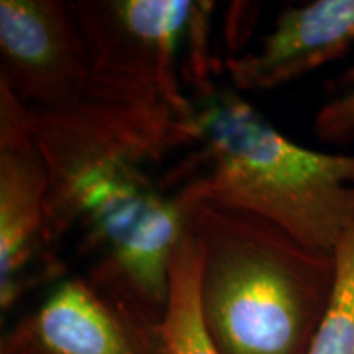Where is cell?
<instances>
[{
  "instance_id": "cell-1",
  "label": "cell",
  "mask_w": 354,
  "mask_h": 354,
  "mask_svg": "<svg viewBox=\"0 0 354 354\" xmlns=\"http://www.w3.org/2000/svg\"><path fill=\"white\" fill-rule=\"evenodd\" d=\"M190 99L194 143L165 190L184 209L246 212L333 254L354 230V154L294 143L233 87L215 84Z\"/></svg>"
},
{
  "instance_id": "cell-2",
  "label": "cell",
  "mask_w": 354,
  "mask_h": 354,
  "mask_svg": "<svg viewBox=\"0 0 354 354\" xmlns=\"http://www.w3.org/2000/svg\"><path fill=\"white\" fill-rule=\"evenodd\" d=\"M201 307L218 354H308L335 284V256L246 212L187 207Z\"/></svg>"
},
{
  "instance_id": "cell-3",
  "label": "cell",
  "mask_w": 354,
  "mask_h": 354,
  "mask_svg": "<svg viewBox=\"0 0 354 354\" xmlns=\"http://www.w3.org/2000/svg\"><path fill=\"white\" fill-rule=\"evenodd\" d=\"M41 153L50 172L53 246L77 230L84 254L95 258L88 272L127 289L162 318L187 210L154 185L143 162L109 146L63 140L43 146Z\"/></svg>"
},
{
  "instance_id": "cell-4",
  "label": "cell",
  "mask_w": 354,
  "mask_h": 354,
  "mask_svg": "<svg viewBox=\"0 0 354 354\" xmlns=\"http://www.w3.org/2000/svg\"><path fill=\"white\" fill-rule=\"evenodd\" d=\"M0 86L32 115L73 113L97 102L165 104L94 68L68 2H0Z\"/></svg>"
},
{
  "instance_id": "cell-5",
  "label": "cell",
  "mask_w": 354,
  "mask_h": 354,
  "mask_svg": "<svg viewBox=\"0 0 354 354\" xmlns=\"http://www.w3.org/2000/svg\"><path fill=\"white\" fill-rule=\"evenodd\" d=\"M197 2L74 0L68 2L94 68L113 81L161 97L184 117L194 105L183 82Z\"/></svg>"
},
{
  "instance_id": "cell-6",
  "label": "cell",
  "mask_w": 354,
  "mask_h": 354,
  "mask_svg": "<svg viewBox=\"0 0 354 354\" xmlns=\"http://www.w3.org/2000/svg\"><path fill=\"white\" fill-rule=\"evenodd\" d=\"M161 325L127 289L87 272L8 330L0 354H165Z\"/></svg>"
},
{
  "instance_id": "cell-7",
  "label": "cell",
  "mask_w": 354,
  "mask_h": 354,
  "mask_svg": "<svg viewBox=\"0 0 354 354\" xmlns=\"http://www.w3.org/2000/svg\"><path fill=\"white\" fill-rule=\"evenodd\" d=\"M50 172L25 109L0 86V307L61 277L63 261L48 234Z\"/></svg>"
},
{
  "instance_id": "cell-8",
  "label": "cell",
  "mask_w": 354,
  "mask_h": 354,
  "mask_svg": "<svg viewBox=\"0 0 354 354\" xmlns=\"http://www.w3.org/2000/svg\"><path fill=\"white\" fill-rule=\"evenodd\" d=\"M354 46V0H315L279 13L258 46L227 59L238 92L272 91L333 63Z\"/></svg>"
},
{
  "instance_id": "cell-9",
  "label": "cell",
  "mask_w": 354,
  "mask_h": 354,
  "mask_svg": "<svg viewBox=\"0 0 354 354\" xmlns=\"http://www.w3.org/2000/svg\"><path fill=\"white\" fill-rule=\"evenodd\" d=\"M198 282L201 254L196 238L185 230L171 266L161 325L165 354H218L203 322Z\"/></svg>"
},
{
  "instance_id": "cell-10",
  "label": "cell",
  "mask_w": 354,
  "mask_h": 354,
  "mask_svg": "<svg viewBox=\"0 0 354 354\" xmlns=\"http://www.w3.org/2000/svg\"><path fill=\"white\" fill-rule=\"evenodd\" d=\"M333 256V290L308 354H354V230Z\"/></svg>"
},
{
  "instance_id": "cell-11",
  "label": "cell",
  "mask_w": 354,
  "mask_h": 354,
  "mask_svg": "<svg viewBox=\"0 0 354 354\" xmlns=\"http://www.w3.org/2000/svg\"><path fill=\"white\" fill-rule=\"evenodd\" d=\"M313 128L326 143L346 145L354 140V86L343 88L322 105Z\"/></svg>"
}]
</instances>
